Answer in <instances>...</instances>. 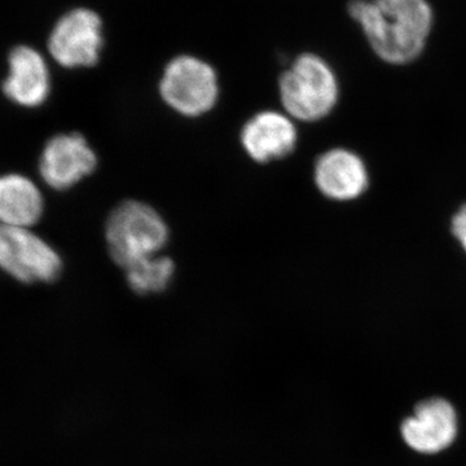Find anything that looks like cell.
Instances as JSON below:
<instances>
[{
	"label": "cell",
	"mask_w": 466,
	"mask_h": 466,
	"mask_svg": "<svg viewBox=\"0 0 466 466\" xmlns=\"http://www.w3.org/2000/svg\"><path fill=\"white\" fill-rule=\"evenodd\" d=\"M348 14L383 63L406 66L424 52L435 15L429 0H350Z\"/></svg>",
	"instance_id": "obj_1"
},
{
	"label": "cell",
	"mask_w": 466,
	"mask_h": 466,
	"mask_svg": "<svg viewBox=\"0 0 466 466\" xmlns=\"http://www.w3.org/2000/svg\"><path fill=\"white\" fill-rule=\"evenodd\" d=\"M280 99L290 118L320 121L339 101V79L332 66L319 55L306 52L281 76Z\"/></svg>",
	"instance_id": "obj_2"
},
{
	"label": "cell",
	"mask_w": 466,
	"mask_h": 466,
	"mask_svg": "<svg viewBox=\"0 0 466 466\" xmlns=\"http://www.w3.org/2000/svg\"><path fill=\"white\" fill-rule=\"evenodd\" d=\"M110 257L116 265L130 266L157 256L167 245L168 228L155 208L140 201H126L110 214L106 227Z\"/></svg>",
	"instance_id": "obj_3"
},
{
	"label": "cell",
	"mask_w": 466,
	"mask_h": 466,
	"mask_svg": "<svg viewBox=\"0 0 466 466\" xmlns=\"http://www.w3.org/2000/svg\"><path fill=\"white\" fill-rule=\"evenodd\" d=\"M162 100L186 116L205 115L219 96L217 72L201 58L182 55L165 67L159 81Z\"/></svg>",
	"instance_id": "obj_4"
},
{
	"label": "cell",
	"mask_w": 466,
	"mask_h": 466,
	"mask_svg": "<svg viewBox=\"0 0 466 466\" xmlns=\"http://www.w3.org/2000/svg\"><path fill=\"white\" fill-rule=\"evenodd\" d=\"M0 269L20 283H52L63 260L32 228L0 225Z\"/></svg>",
	"instance_id": "obj_5"
},
{
	"label": "cell",
	"mask_w": 466,
	"mask_h": 466,
	"mask_svg": "<svg viewBox=\"0 0 466 466\" xmlns=\"http://www.w3.org/2000/svg\"><path fill=\"white\" fill-rule=\"evenodd\" d=\"M103 46V20L86 7L70 9L58 18L47 39L51 57L66 69L96 66Z\"/></svg>",
	"instance_id": "obj_6"
},
{
	"label": "cell",
	"mask_w": 466,
	"mask_h": 466,
	"mask_svg": "<svg viewBox=\"0 0 466 466\" xmlns=\"http://www.w3.org/2000/svg\"><path fill=\"white\" fill-rule=\"evenodd\" d=\"M458 435V410L446 398L419 401L400 424L404 444L420 455H438L449 450Z\"/></svg>",
	"instance_id": "obj_7"
},
{
	"label": "cell",
	"mask_w": 466,
	"mask_h": 466,
	"mask_svg": "<svg viewBox=\"0 0 466 466\" xmlns=\"http://www.w3.org/2000/svg\"><path fill=\"white\" fill-rule=\"evenodd\" d=\"M97 157L81 134H60L51 137L42 150L39 174L43 182L56 191L72 188L94 173Z\"/></svg>",
	"instance_id": "obj_8"
},
{
	"label": "cell",
	"mask_w": 466,
	"mask_h": 466,
	"mask_svg": "<svg viewBox=\"0 0 466 466\" xmlns=\"http://www.w3.org/2000/svg\"><path fill=\"white\" fill-rule=\"evenodd\" d=\"M8 75L2 84L5 96L24 108H36L51 94L50 67L32 46L17 45L7 56Z\"/></svg>",
	"instance_id": "obj_9"
},
{
	"label": "cell",
	"mask_w": 466,
	"mask_h": 466,
	"mask_svg": "<svg viewBox=\"0 0 466 466\" xmlns=\"http://www.w3.org/2000/svg\"><path fill=\"white\" fill-rule=\"evenodd\" d=\"M315 184L325 198L351 201L360 198L370 186V175L363 159L351 150H328L318 158Z\"/></svg>",
	"instance_id": "obj_10"
},
{
	"label": "cell",
	"mask_w": 466,
	"mask_h": 466,
	"mask_svg": "<svg viewBox=\"0 0 466 466\" xmlns=\"http://www.w3.org/2000/svg\"><path fill=\"white\" fill-rule=\"evenodd\" d=\"M240 139L250 158L267 164L289 156L299 142V133L289 116L267 110L251 116L242 127Z\"/></svg>",
	"instance_id": "obj_11"
},
{
	"label": "cell",
	"mask_w": 466,
	"mask_h": 466,
	"mask_svg": "<svg viewBox=\"0 0 466 466\" xmlns=\"http://www.w3.org/2000/svg\"><path fill=\"white\" fill-rule=\"evenodd\" d=\"M43 210L41 189L32 179L21 174L0 175V225L32 228Z\"/></svg>",
	"instance_id": "obj_12"
},
{
	"label": "cell",
	"mask_w": 466,
	"mask_h": 466,
	"mask_svg": "<svg viewBox=\"0 0 466 466\" xmlns=\"http://www.w3.org/2000/svg\"><path fill=\"white\" fill-rule=\"evenodd\" d=\"M126 279L135 293L152 294L165 290L173 279L175 266L167 257H147L126 267Z\"/></svg>",
	"instance_id": "obj_13"
},
{
	"label": "cell",
	"mask_w": 466,
	"mask_h": 466,
	"mask_svg": "<svg viewBox=\"0 0 466 466\" xmlns=\"http://www.w3.org/2000/svg\"><path fill=\"white\" fill-rule=\"evenodd\" d=\"M451 231H452L456 240L460 242L466 253V205L460 208L458 213L452 218Z\"/></svg>",
	"instance_id": "obj_14"
}]
</instances>
